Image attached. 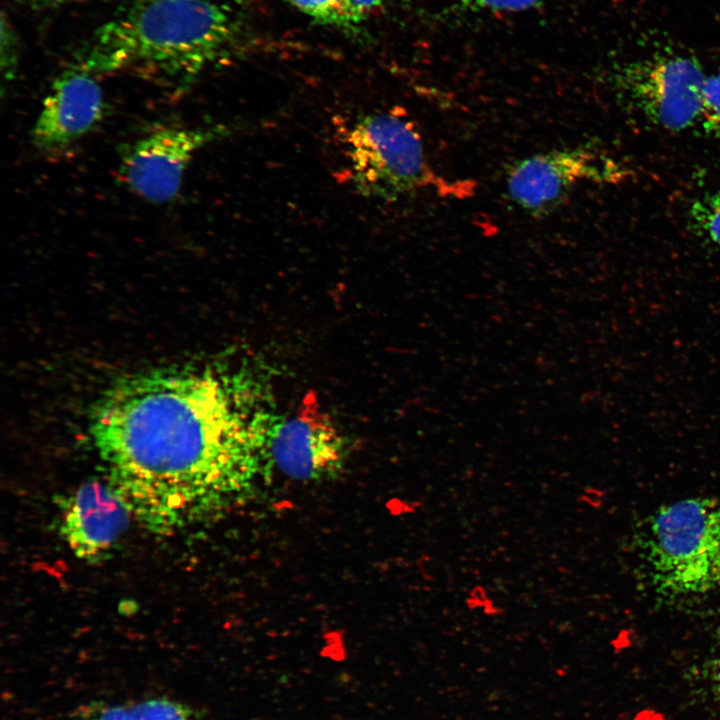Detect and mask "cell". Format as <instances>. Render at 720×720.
Instances as JSON below:
<instances>
[{"label": "cell", "instance_id": "obj_1", "mask_svg": "<svg viewBox=\"0 0 720 720\" xmlns=\"http://www.w3.org/2000/svg\"><path fill=\"white\" fill-rule=\"evenodd\" d=\"M91 435L111 487L159 534L231 505L265 458L254 418L248 421L228 384L209 371L127 379L99 402Z\"/></svg>", "mask_w": 720, "mask_h": 720}, {"label": "cell", "instance_id": "obj_2", "mask_svg": "<svg viewBox=\"0 0 720 720\" xmlns=\"http://www.w3.org/2000/svg\"><path fill=\"white\" fill-rule=\"evenodd\" d=\"M237 33L231 11L214 0H134L94 32L78 65L93 74L132 70L190 84Z\"/></svg>", "mask_w": 720, "mask_h": 720}, {"label": "cell", "instance_id": "obj_3", "mask_svg": "<svg viewBox=\"0 0 720 720\" xmlns=\"http://www.w3.org/2000/svg\"><path fill=\"white\" fill-rule=\"evenodd\" d=\"M641 558L653 590L667 598L720 590V500L681 499L658 508L641 532Z\"/></svg>", "mask_w": 720, "mask_h": 720}, {"label": "cell", "instance_id": "obj_4", "mask_svg": "<svg viewBox=\"0 0 720 720\" xmlns=\"http://www.w3.org/2000/svg\"><path fill=\"white\" fill-rule=\"evenodd\" d=\"M344 143L352 184L365 196L396 200L432 188L441 196L466 197L473 191L471 182H450L436 174L414 124L393 112L361 117Z\"/></svg>", "mask_w": 720, "mask_h": 720}, {"label": "cell", "instance_id": "obj_5", "mask_svg": "<svg viewBox=\"0 0 720 720\" xmlns=\"http://www.w3.org/2000/svg\"><path fill=\"white\" fill-rule=\"evenodd\" d=\"M706 76L693 56L655 54L622 65L614 83L624 101L646 121L681 131L698 122Z\"/></svg>", "mask_w": 720, "mask_h": 720}, {"label": "cell", "instance_id": "obj_6", "mask_svg": "<svg viewBox=\"0 0 720 720\" xmlns=\"http://www.w3.org/2000/svg\"><path fill=\"white\" fill-rule=\"evenodd\" d=\"M265 458L286 476L300 481L335 477L346 460V443L312 392L288 418L255 417Z\"/></svg>", "mask_w": 720, "mask_h": 720}, {"label": "cell", "instance_id": "obj_7", "mask_svg": "<svg viewBox=\"0 0 720 720\" xmlns=\"http://www.w3.org/2000/svg\"><path fill=\"white\" fill-rule=\"evenodd\" d=\"M623 176L612 160L586 148L537 153L515 162L506 177L510 200L533 217H544L562 206L581 180L616 182Z\"/></svg>", "mask_w": 720, "mask_h": 720}, {"label": "cell", "instance_id": "obj_8", "mask_svg": "<svg viewBox=\"0 0 720 720\" xmlns=\"http://www.w3.org/2000/svg\"><path fill=\"white\" fill-rule=\"evenodd\" d=\"M217 127H163L130 144L120 158L122 182L137 196L155 204L172 201L195 154L215 137Z\"/></svg>", "mask_w": 720, "mask_h": 720}, {"label": "cell", "instance_id": "obj_9", "mask_svg": "<svg viewBox=\"0 0 720 720\" xmlns=\"http://www.w3.org/2000/svg\"><path fill=\"white\" fill-rule=\"evenodd\" d=\"M104 114L101 86L77 65L52 83L32 128V144L43 153L64 151L95 129Z\"/></svg>", "mask_w": 720, "mask_h": 720}, {"label": "cell", "instance_id": "obj_10", "mask_svg": "<svg viewBox=\"0 0 720 720\" xmlns=\"http://www.w3.org/2000/svg\"><path fill=\"white\" fill-rule=\"evenodd\" d=\"M128 507L111 485L93 481L81 485L64 505L61 532L80 559H104L125 532Z\"/></svg>", "mask_w": 720, "mask_h": 720}, {"label": "cell", "instance_id": "obj_11", "mask_svg": "<svg viewBox=\"0 0 720 720\" xmlns=\"http://www.w3.org/2000/svg\"><path fill=\"white\" fill-rule=\"evenodd\" d=\"M315 21L341 28H352L362 21L350 0H289Z\"/></svg>", "mask_w": 720, "mask_h": 720}, {"label": "cell", "instance_id": "obj_12", "mask_svg": "<svg viewBox=\"0 0 720 720\" xmlns=\"http://www.w3.org/2000/svg\"><path fill=\"white\" fill-rule=\"evenodd\" d=\"M127 720H198L187 706L165 698L140 702L127 709Z\"/></svg>", "mask_w": 720, "mask_h": 720}, {"label": "cell", "instance_id": "obj_13", "mask_svg": "<svg viewBox=\"0 0 720 720\" xmlns=\"http://www.w3.org/2000/svg\"><path fill=\"white\" fill-rule=\"evenodd\" d=\"M698 122L707 134L720 138V71L706 76L701 93Z\"/></svg>", "mask_w": 720, "mask_h": 720}, {"label": "cell", "instance_id": "obj_14", "mask_svg": "<svg viewBox=\"0 0 720 720\" xmlns=\"http://www.w3.org/2000/svg\"><path fill=\"white\" fill-rule=\"evenodd\" d=\"M691 215L698 230L720 246V186L697 200L691 208Z\"/></svg>", "mask_w": 720, "mask_h": 720}, {"label": "cell", "instance_id": "obj_15", "mask_svg": "<svg viewBox=\"0 0 720 720\" xmlns=\"http://www.w3.org/2000/svg\"><path fill=\"white\" fill-rule=\"evenodd\" d=\"M545 0H457L459 6L471 12H519L536 8Z\"/></svg>", "mask_w": 720, "mask_h": 720}, {"label": "cell", "instance_id": "obj_16", "mask_svg": "<svg viewBox=\"0 0 720 720\" xmlns=\"http://www.w3.org/2000/svg\"><path fill=\"white\" fill-rule=\"evenodd\" d=\"M16 41L10 25L2 20L1 70L6 80H13L16 71Z\"/></svg>", "mask_w": 720, "mask_h": 720}, {"label": "cell", "instance_id": "obj_17", "mask_svg": "<svg viewBox=\"0 0 720 720\" xmlns=\"http://www.w3.org/2000/svg\"><path fill=\"white\" fill-rule=\"evenodd\" d=\"M465 603L467 607L472 610L482 608L484 614L488 616H498L504 612L502 608L494 605L492 599L489 597L488 591L482 585H476L469 591Z\"/></svg>", "mask_w": 720, "mask_h": 720}, {"label": "cell", "instance_id": "obj_18", "mask_svg": "<svg viewBox=\"0 0 720 720\" xmlns=\"http://www.w3.org/2000/svg\"><path fill=\"white\" fill-rule=\"evenodd\" d=\"M75 720H127V709L121 706H94L81 712Z\"/></svg>", "mask_w": 720, "mask_h": 720}, {"label": "cell", "instance_id": "obj_19", "mask_svg": "<svg viewBox=\"0 0 720 720\" xmlns=\"http://www.w3.org/2000/svg\"><path fill=\"white\" fill-rule=\"evenodd\" d=\"M361 21L397 0H350Z\"/></svg>", "mask_w": 720, "mask_h": 720}, {"label": "cell", "instance_id": "obj_20", "mask_svg": "<svg viewBox=\"0 0 720 720\" xmlns=\"http://www.w3.org/2000/svg\"><path fill=\"white\" fill-rule=\"evenodd\" d=\"M36 6L41 8H56L69 4L79 3L85 0H32Z\"/></svg>", "mask_w": 720, "mask_h": 720}, {"label": "cell", "instance_id": "obj_21", "mask_svg": "<svg viewBox=\"0 0 720 720\" xmlns=\"http://www.w3.org/2000/svg\"><path fill=\"white\" fill-rule=\"evenodd\" d=\"M712 685L715 696L720 702V657L715 660L712 667Z\"/></svg>", "mask_w": 720, "mask_h": 720}]
</instances>
